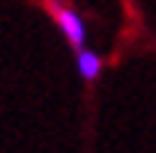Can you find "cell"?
<instances>
[{
    "label": "cell",
    "mask_w": 156,
    "mask_h": 153,
    "mask_svg": "<svg viewBox=\"0 0 156 153\" xmlns=\"http://www.w3.org/2000/svg\"><path fill=\"white\" fill-rule=\"evenodd\" d=\"M75 69H78V75L84 78V81H96L99 72H102V57H99L93 48L81 45V48H75Z\"/></svg>",
    "instance_id": "obj_2"
},
{
    "label": "cell",
    "mask_w": 156,
    "mask_h": 153,
    "mask_svg": "<svg viewBox=\"0 0 156 153\" xmlns=\"http://www.w3.org/2000/svg\"><path fill=\"white\" fill-rule=\"evenodd\" d=\"M48 9H51V18H54V24H57V30L63 33V39H66L72 48L87 45V27H84V18L78 15L72 6H66V3H51Z\"/></svg>",
    "instance_id": "obj_1"
},
{
    "label": "cell",
    "mask_w": 156,
    "mask_h": 153,
    "mask_svg": "<svg viewBox=\"0 0 156 153\" xmlns=\"http://www.w3.org/2000/svg\"><path fill=\"white\" fill-rule=\"evenodd\" d=\"M45 3H48V6H51V3H66V0H45Z\"/></svg>",
    "instance_id": "obj_3"
}]
</instances>
